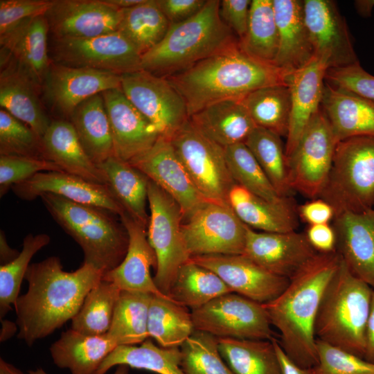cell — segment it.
Here are the masks:
<instances>
[{
	"label": "cell",
	"mask_w": 374,
	"mask_h": 374,
	"mask_svg": "<svg viewBox=\"0 0 374 374\" xmlns=\"http://www.w3.org/2000/svg\"><path fill=\"white\" fill-rule=\"evenodd\" d=\"M103 275L84 262L78 269L66 271L57 256L30 264L24 278L28 291L15 305L17 337L31 346L72 320Z\"/></svg>",
	"instance_id": "6da1fadb"
},
{
	"label": "cell",
	"mask_w": 374,
	"mask_h": 374,
	"mask_svg": "<svg viewBox=\"0 0 374 374\" xmlns=\"http://www.w3.org/2000/svg\"><path fill=\"white\" fill-rule=\"evenodd\" d=\"M340 262L337 251L317 252L290 278L282 293L262 304L280 332V346L299 366L311 368L317 363L315 320L325 288Z\"/></svg>",
	"instance_id": "7a4b0ae2"
},
{
	"label": "cell",
	"mask_w": 374,
	"mask_h": 374,
	"mask_svg": "<svg viewBox=\"0 0 374 374\" xmlns=\"http://www.w3.org/2000/svg\"><path fill=\"white\" fill-rule=\"evenodd\" d=\"M289 76L249 56L238 44L166 78L184 98L190 117L221 100L242 99L262 87L288 84Z\"/></svg>",
	"instance_id": "3957f363"
},
{
	"label": "cell",
	"mask_w": 374,
	"mask_h": 374,
	"mask_svg": "<svg viewBox=\"0 0 374 374\" xmlns=\"http://www.w3.org/2000/svg\"><path fill=\"white\" fill-rule=\"evenodd\" d=\"M220 1L207 0L191 18L170 25L166 36L141 56V69L167 78L239 44L222 21Z\"/></svg>",
	"instance_id": "277c9868"
},
{
	"label": "cell",
	"mask_w": 374,
	"mask_h": 374,
	"mask_svg": "<svg viewBox=\"0 0 374 374\" xmlns=\"http://www.w3.org/2000/svg\"><path fill=\"white\" fill-rule=\"evenodd\" d=\"M373 292L341 259L319 304L314 324L317 339L364 358Z\"/></svg>",
	"instance_id": "5b68a950"
},
{
	"label": "cell",
	"mask_w": 374,
	"mask_h": 374,
	"mask_svg": "<svg viewBox=\"0 0 374 374\" xmlns=\"http://www.w3.org/2000/svg\"><path fill=\"white\" fill-rule=\"evenodd\" d=\"M39 197L54 220L80 245L84 263L104 274L120 265L126 255L129 238L125 227L112 213L52 193Z\"/></svg>",
	"instance_id": "8992f818"
},
{
	"label": "cell",
	"mask_w": 374,
	"mask_h": 374,
	"mask_svg": "<svg viewBox=\"0 0 374 374\" xmlns=\"http://www.w3.org/2000/svg\"><path fill=\"white\" fill-rule=\"evenodd\" d=\"M319 197L333 207L335 215L374 208L373 137H352L337 143Z\"/></svg>",
	"instance_id": "52a82bcc"
},
{
	"label": "cell",
	"mask_w": 374,
	"mask_h": 374,
	"mask_svg": "<svg viewBox=\"0 0 374 374\" xmlns=\"http://www.w3.org/2000/svg\"><path fill=\"white\" fill-rule=\"evenodd\" d=\"M148 204L147 236L157 260L153 279L157 288L168 296L178 270L190 259L181 230L183 214L177 203L150 179Z\"/></svg>",
	"instance_id": "ba28073f"
},
{
	"label": "cell",
	"mask_w": 374,
	"mask_h": 374,
	"mask_svg": "<svg viewBox=\"0 0 374 374\" xmlns=\"http://www.w3.org/2000/svg\"><path fill=\"white\" fill-rule=\"evenodd\" d=\"M170 140L202 195L209 202L229 204L228 195L235 182L227 166L224 148L201 133L189 118Z\"/></svg>",
	"instance_id": "9c48e42d"
},
{
	"label": "cell",
	"mask_w": 374,
	"mask_h": 374,
	"mask_svg": "<svg viewBox=\"0 0 374 374\" xmlns=\"http://www.w3.org/2000/svg\"><path fill=\"white\" fill-rule=\"evenodd\" d=\"M195 330L217 338L271 340L273 332L262 303L234 292L220 296L192 310Z\"/></svg>",
	"instance_id": "30bf717a"
},
{
	"label": "cell",
	"mask_w": 374,
	"mask_h": 374,
	"mask_svg": "<svg viewBox=\"0 0 374 374\" xmlns=\"http://www.w3.org/2000/svg\"><path fill=\"white\" fill-rule=\"evenodd\" d=\"M337 144L330 125L320 109L287 158L292 191L311 199L319 197L330 174Z\"/></svg>",
	"instance_id": "8fae6325"
},
{
	"label": "cell",
	"mask_w": 374,
	"mask_h": 374,
	"mask_svg": "<svg viewBox=\"0 0 374 374\" xmlns=\"http://www.w3.org/2000/svg\"><path fill=\"white\" fill-rule=\"evenodd\" d=\"M247 229L229 204L213 202L203 204L181 226L190 258L243 254Z\"/></svg>",
	"instance_id": "7c38bea8"
},
{
	"label": "cell",
	"mask_w": 374,
	"mask_h": 374,
	"mask_svg": "<svg viewBox=\"0 0 374 374\" xmlns=\"http://www.w3.org/2000/svg\"><path fill=\"white\" fill-rule=\"evenodd\" d=\"M54 62L119 75L141 69V54L119 31L88 38H53Z\"/></svg>",
	"instance_id": "4fadbf2b"
},
{
	"label": "cell",
	"mask_w": 374,
	"mask_h": 374,
	"mask_svg": "<svg viewBox=\"0 0 374 374\" xmlns=\"http://www.w3.org/2000/svg\"><path fill=\"white\" fill-rule=\"evenodd\" d=\"M121 89L161 136L170 139L189 118L184 98L165 78L140 69L121 75Z\"/></svg>",
	"instance_id": "5bb4252c"
},
{
	"label": "cell",
	"mask_w": 374,
	"mask_h": 374,
	"mask_svg": "<svg viewBox=\"0 0 374 374\" xmlns=\"http://www.w3.org/2000/svg\"><path fill=\"white\" fill-rule=\"evenodd\" d=\"M303 14L314 57L328 69L359 62L347 24L333 1L304 0Z\"/></svg>",
	"instance_id": "9a60e30c"
},
{
	"label": "cell",
	"mask_w": 374,
	"mask_h": 374,
	"mask_svg": "<svg viewBox=\"0 0 374 374\" xmlns=\"http://www.w3.org/2000/svg\"><path fill=\"white\" fill-rule=\"evenodd\" d=\"M129 163L177 203L184 220L209 202L194 185L168 138L160 136L150 150Z\"/></svg>",
	"instance_id": "2e32d148"
},
{
	"label": "cell",
	"mask_w": 374,
	"mask_h": 374,
	"mask_svg": "<svg viewBox=\"0 0 374 374\" xmlns=\"http://www.w3.org/2000/svg\"><path fill=\"white\" fill-rule=\"evenodd\" d=\"M190 259L215 273L232 292L262 304L276 299L290 281L267 271L244 254L198 256Z\"/></svg>",
	"instance_id": "e0dca14e"
},
{
	"label": "cell",
	"mask_w": 374,
	"mask_h": 374,
	"mask_svg": "<svg viewBox=\"0 0 374 374\" xmlns=\"http://www.w3.org/2000/svg\"><path fill=\"white\" fill-rule=\"evenodd\" d=\"M122 15L104 0H54L45 16L53 38H88L118 31Z\"/></svg>",
	"instance_id": "ac0fdd59"
},
{
	"label": "cell",
	"mask_w": 374,
	"mask_h": 374,
	"mask_svg": "<svg viewBox=\"0 0 374 374\" xmlns=\"http://www.w3.org/2000/svg\"><path fill=\"white\" fill-rule=\"evenodd\" d=\"M121 75L52 62L43 87L46 98L69 118L83 101L98 93L121 88Z\"/></svg>",
	"instance_id": "d6986e66"
},
{
	"label": "cell",
	"mask_w": 374,
	"mask_h": 374,
	"mask_svg": "<svg viewBox=\"0 0 374 374\" xmlns=\"http://www.w3.org/2000/svg\"><path fill=\"white\" fill-rule=\"evenodd\" d=\"M317 253L305 233L257 231L247 226L243 254L274 274L290 279Z\"/></svg>",
	"instance_id": "ffe728a7"
},
{
	"label": "cell",
	"mask_w": 374,
	"mask_h": 374,
	"mask_svg": "<svg viewBox=\"0 0 374 374\" xmlns=\"http://www.w3.org/2000/svg\"><path fill=\"white\" fill-rule=\"evenodd\" d=\"M20 199L33 200L52 193L68 200L107 210L120 217L126 212L107 185L96 184L66 172L36 174L12 188Z\"/></svg>",
	"instance_id": "44dd1931"
},
{
	"label": "cell",
	"mask_w": 374,
	"mask_h": 374,
	"mask_svg": "<svg viewBox=\"0 0 374 374\" xmlns=\"http://www.w3.org/2000/svg\"><path fill=\"white\" fill-rule=\"evenodd\" d=\"M102 95L112 130L114 157L130 162L150 150L161 135L121 88L105 91Z\"/></svg>",
	"instance_id": "7402d4cb"
},
{
	"label": "cell",
	"mask_w": 374,
	"mask_h": 374,
	"mask_svg": "<svg viewBox=\"0 0 374 374\" xmlns=\"http://www.w3.org/2000/svg\"><path fill=\"white\" fill-rule=\"evenodd\" d=\"M48 31L43 15L26 19L0 35L1 62H12L39 88L52 63L48 57Z\"/></svg>",
	"instance_id": "603a6c76"
},
{
	"label": "cell",
	"mask_w": 374,
	"mask_h": 374,
	"mask_svg": "<svg viewBox=\"0 0 374 374\" xmlns=\"http://www.w3.org/2000/svg\"><path fill=\"white\" fill-rule=\"evenodd\" d=\"M336 251L350 271L374 289V208L335 215Z\"/></svg>",
	"instance_id": "cb8c5ba5"
},
{
	"label": "cell",
	"mask_w": 374,
	"mask_h": 374,
	"mask_svg": "<svg viewBox=\"0 0 374 374\" xmlns=\"http://www.w3.org/2000/svg\"><path fill=\"white\" fill-rule=\"evenodd\" d=\"M120 220L128 234L127 251L120 265L105 274L103 279L114 283L121 291L170 297L157 288L151 276L150 268H157V260L148 240L147 229L127 213L120 217Z\"/></svg>",
	"instance_id": "d4e9b609"
},
{
	"label": "cell",
	"mask_w": 374,
	"mask_h": 374,
	"mask_svg": "<svg viewBox=\"0 0 374 374\" xmlns=\"http://www.w3.org/2000/svg\"><path fill=\"white\" fill-rule=\"evenodd\" d=\"M327 70L326 64L314 57L289 76L291 112L285 146L287 158L294 150L312 118L321 109Z\"/></svg>",
	"instance_id": "484cf974"
},
{
	"label": "cell",
	"mask_w": 374,
	"mask_h": 374,
	"mask_svg": "<svg viewBox=\"0 0 374 374\" xmlns=\"http://www.w3.org/2000/svg\"><path fill=\"white\" fill-rule=\"evenodd\" d=\"M321 107L337 143L357 136L374 138V100L325 82Z\"/></svg>",
	"instance_id": "4316f807"
},
{
	"label": "cell",
	"mask_w": 374,
	"mask_h": 374,
	"mask_svg": "<svg viewBox=\"0 0 374 374\" xmlns=\"http://www.w3.org/2000/svg\"><path fill=\"white\" fill-rule=\"evenodd\" d=\"M273 6L278 32L274 66L290 75L314 57L303 19V1L273 0Z\"/></svg>",
	"instance_id": "83f0119b"
},
{
	"label": "cell",
	"mask_w": 374,
	"mask_h": 374,
	"mask_svg": "<svg viewBox=\"0 0 374 374\" xmlns=\"http://www.w3.org/2000/svg\"><path fill=\"white\" fill-rule=\"evenodd\" d=\"M39 88L14 63L1 62V108L28 125L42 139L52 121L42 105Z\"/></svg>",
	"instance_id": "f1b7e54d"
},
{
	"label": "cell",
	"mask_w": 374,
	"mask_h": 374,
	"mask_svg": "<svg viewBox=\"0 0 374 374\" xmlns=\"http://www.w3.org/2000/svg\"><path fill=\"white\" fill-rule=\"evenodd\" d=\"M228 203L239 219L253 229L285 233L296 231L299 226L297 208L290 197L269 201L235 184L229 193Z\"/></svg>",
	"instance_id": "f546056e"
},
{
	"label": "cell",
	"mask_w": 374,
	"mask_h": 374,
	"mask_svg": "<svg viewBox=\"0 0 374 374\" xmlns=\"http://www.w3.org/2000/svg\"><path fill=\"white\" fill-rule=\"evenodd\" d=\"M42 143L44 159L60 166L64 172L96 184L107 185L105 175L86 153L68 120L52 121L42 138Z\"/></svg>",
	"instance_id": "4dcf8cb0"
},
{
	"label": "cell",
	"mask_w": 374,
	"mask_h": 374,
	"mask_svg": "<svg viewBox=\"0 0 374 374\" xmlns=\"http://www.w3.org/2000/svg\"><path fill=\"white\" fill-rule=\"evenodd\" d=\"M189 121L223 148L244 143L257 127L242 99L224 100L208 105L190 116Z\"/></svg>",
	"instance_id": "1f68e13d"
},
{
	"label": "cell",
	"mask_w": 374,
	"mask_h": 374,
	"mask_svg": "<svg viewBox=\"0 0 374 374\" xmlns=\"http://www.w3.org/2000/svg\"><path fill=\"white\" fill-rule=\"evenodd\" d=\"M117 346L107 332L88 335L71 328L51 346L50 353L54 364L71 374H95Z\"/></svg>",
	"instance_id": "d6a6232c"
},
{
	"label": "cell",
	"mask_w": 374,
	"mask_h": 374,
	"mask_svg": "<svg viewBox=\"0 0 374 374\" xmlns=\"http://www.w3.org/2000/svg\"><path fill=\"white\" fill-rule=\"evenodd\" d=\"M69 119L86 153L97 166L114 156L112 134L102 93L80 103Z\"/></svg>",
	"instance_id": "836d02e7"
},
{
	"label": "cell",
	"mask_w": 374,
	"mask_h": 374,
	"mask_svg": "<svg viewBox=\"0 0 374 374\" xmlns=\"http://www.w3.org/2000/svg\"><path fill=\"white\" fill-rule=\"evenodd\" d=\"M107 185L125 212L147 229L148 178L129 162L114 156L98 164Z\"/></svg>",
	"instance_id": "e575fe53"
},
{
	"label": "cell",
	"mask_w": 374,
	"mask_h": 374,
	"mask_svg": "<svg viewBox=\"0 0 374 374\" xmlns=\"http://www.w3.org/2000/svg\"><path fill=\"white\" fill-rule=\"evenodd\" d=\"M145 369L159 374H184L179 347L163 348L147 339L140 346H117L103 361L95 374H105L115 366Z\"/></svg>",
	"instance_id": "d590c367"
},
{
	"label": "cell",
	"mask_w": 374,
	"mask_h": 374,
	"mask_svg": "<svg viewBox=\"0 0 374 374\" xmlns=\"http://www.w3.org/2000/svg\"><path fill=\"white\" fill-rule=\"evenodd\" d=\"M217 339L220 354L233 374H282L273 338Z\"/></svg>",
	"instance_id": "8d00e7d4"
},
{
	"label": "cell",
	"mask_w": 374,
	"mask_h": 374,
	"mask_svg": "<svg viewBox=\"0 0 374 374\" xmlns=\"http://www.w3.org/2000/svg\"><path fill=\"white\" fill-rule=\"evenodd\" d=\"M232 291L215 273L190 259L178 270L168 295L194 310Z\"/></svg>",
	"instance_id": "74e56055"
},
{
	"label": "cell",
	"mask_w": 374,
	"mask_h": 374,
	"mask_svg": "<svg viewBox=\"0 0 374 374\" xmlns=\"http://www.w3.org/2000/svg\"><path fill=\"white\" fill-rule=\"evenodd\" d=\"M191 312L170 297L152 295L148 331L161 347H180L195 331Z\"/></svg>",
	"instance_id": "f35d334b"
},
{
	"label": "cell",
	"mask_w": 374,
	"mask_h": 374,
	"mask_svg": "<svg viewBox=\"0 0 374 374\" xmlns=\"http://www.w3.org/2000/svg\"><path fill=\"white\" fill-rule=\"evenodd\" d=\"M122 11L118 31L132 43L141 55L157 46L170 26L157 0H143Z\"/></svg>",
	"instance_id": "ab89813d"
},
{
	"label": "cell",
	"mask_w": 374,
	"mask_h": 374,
	"mask_svg": "<svg viewBox=\"0 0 374 374\" xmlns=\"http://www.w3.org/2000/svg\"><path fill=\"white\" fill-rule=\"evenodd\" d=\"M152 295L139 292H121L107 332L118 346L136 345L148 339V310Z\"/></svg>",
	"instance_id": "60d3db41"
},
{
	"label": "cell",
	"mask_w": 374,
	"mask_h": 374,
	"mask_svg": "<svg viewBox=\"0 0 374 374\" xmlns=\"http://www.w3.org/2000/svg\"><path fill=\"white\" fill-rule=\"evenodd\" d=\"M257 127L279 136H287L291 99L288 84H275L258 89L242 99Z\"/></svg>",
	"instance_id": "b9f144b4"
},
{
	"label": "cell",
	"mask_w": 374,
	"mask_h": 374,
	"mask_svg": "<svg viewBox=\"0 0 374 374\" xmlns=\"http://www.w3.org/2000/svg\"><path fill=\"white\" fill-rule=\"evenodd\" d=\"M241 50L249 56L274 66L278 50V32L273 0H253L244 37L239 41Z\"/></svg>",
	"instance_id": "7bdbcfd3"
},
{
	"label": "cell",
	"mask_w": 374,
	"mask_h": 374,
	"mask_svg": "<svg viewBox=\"0 0 374 374\" xmlns=\"http://www.w3.org/2000/svg\"><path fill=\"white\" fill-rule=\"evenodd\" d=\"M278 194L290 197L292 189L285 149L280 136L256 127L244 142Z\"/></svg>",
	"instance_id": "ee69618b"
},
{
	"label": "cell",
	"mask_w": 374,
	"mask_h": 374,
	"mask_svg": "<svg viewBox=\"0 0 374 374\" xmlns=\"http://www.w3.org/2000/svg\"><path fill=\"white\" fill-rule=\"evenodd\" d=\"M121 292L114 283L102 279L86 296L71 320V329L88 335L107 333Z\"/></svg>",
	"instance_id": "f6af8a7d"
},
{
	"label": "cell",
	"mask_w": 374,
	"mask_h": 374,
	"mask_svg": "<svg viewBox=\"0 0 374 374\" xmlns=\"http://www.w3.org/2000/svg\"><path fill=\"white\" fill-rule=\"evenodd\" d=\"M230 173L235 184L269 201L285 197L278 194L244 143L224 148Z\"/></svg>",
	"instance_id": "bcb514c9"
},
{
	"label": "cell",
	"mask_w": 374,
	"mask_h": 374,
	"mask_svg": "<svg viewBox=\"0 0 374 374\" xmlns=\"http://www.w3.org/2000/svg\"><path fill=\"white\" fill-rule=\"evenodd\" d=\"M46 233L26 235L19 254L10 262L0 266V317L3 318L15 305L21 284L33 256L50 242Z\"/></svg>",
	"instance_id": "7dc6e473"
},
{
	"label": "cell",
	"mask_w": 374,
	"mask_h": 374,
	"mask_svg": "<svg viewBox=\"0 0 374 374\" xmlns=\"http://www.w3.org/2000/svg\"><path fill=\"white\" fill-rule=\"evenodd\" d=\"M184 374H233L222 358L217 337L195 330L179 347Z\"/></svg>",
	"instance_id": "c3c4849f"
},
{
	"label": "cell",
	"mask_w": 374,
	"mask_h": 374,
	"mask_svg": "<svg viewBox=\"0 0 374 374\" xmlns=\"http://www.w3.org/2000/svg\"><path fill=\"white\" fill-rule=\"evenodd\" d=\"M0 155L44 159L42 139L28 125L1 108Z\"/></svg>",
	"instance_id": "681fc988"
},
{
	"label": "cell",
	"mask_w": 374,
	"mask_h": 374,
	"mask_svg": "<svg viewBox=\"0 0 374 374\" xmlns=\"http://www.w3.org/2000/svg\"><path fill=\"white\" fill-rule=\"evenodd\" d=\"M317 363L312 374H374V364L319 339L316 341Z\"/></svg>",
	"instance_id": "f907efd6"
},
{
	"label": "cell",
	"mask_w": 374,
	"mask_h": 374,
	"mask_svg": "<svg viewBox=\"0 0 374 374\" xmlns=\"http://www.w3.org/2000/svg\"><path fill=\"white\" fill-rule=\"evenodd\" d=\"M50 171L64 172L60 166L45 159L0 155V196L36 174Z\"/></svg>",
	"instance_id": "816d5d0a"
},
{
	"label": "cell",
	"mask_w": 374,
	"mask_h": 374,
	"mask_svg": "<svg viewBox=\"0 0 374 374\" xmlns=\"http://www.w3.org/2000/svg\"><path fill=\"white\" fill-rule=\"evenodd\" d=\"M325 80L333 87L374 100V76L365 71L359 62L345 67L328 69Z\"/></svg>",
	"instance_id": "f5cc1de1"
},
{
	"label": "cell",
	"mask_w": 374,
	"mask_h": 374,
	"mask_svg": "<svg viewBox=\"0 0 374 374\" xmlns=\"http://www.w3.org/2000/svg\"><path fill=\"white\" fill-rule=\"evenodd\" d=\"M54 0H0V35L22 21L45 15Z\"/></svg>",
	"instance_id": "db71d44e"
},
{
	"label": "cell",
	"mask_w": 374,
	"mask_h": 374,
	"mask_svg": "<svg viewBox=\"0 0 374 374\" xmlns=\"http://www.w3.org/2000/svg\"><path fill=\"white\" fill-rule=\"evenodd\" d=\"M251 3L250 0L220 1V17L239 41L244 37L247 31Z\"/></svg>",
	"instance_id": "11a10c76"
},
{
	"label": "cell",
	"mask_w": 374,
	"mask_h": 374,
	"mask_svg": "<svg viewBox=\"0 0 374 374\" xmlns=\"http://www.w3.org/2000/svg\"><path fill=\"white\" fill-rule=\"evenodd\" d=\"M170 25L183 22L197 14L207 0H157Z\"/></svg>",
	"instance_id": "9f6ffc18"
},
{
	"label": "cell",
	"mask_w": 374,
	"mask_h": 374,
	"mask_svg": "<svg viewBox=\"0 0 374 374\" xmlns=\"http://www.w3.org/2000/svg\"><path fill=\"white\" fill-rule=\"evenodd\" d=\"M297 213L299 217L308 225L330 224L335 217L333 207L320 197L299 206Z\"/></svg>",
	"instance_id": "6f0895ef"
},
{
	"label": "cell",
	"mask_w": 374,
	"mask_h": 374,
	"mask_svg": "<svg viewBox=\"0 0 374 374\" xmlns=\"http://www.w3.org/2000/svg\"><path fill=\"white\" fill-rule=\"evenodd\" d=\"M305 234L310 245L317 252L336 251V235L332 225H308Z\"/></svg>",
	"instance_id": "680465c9"
},
{
	"label": "cell",
	"mask_w": 374,
	"mask_h": 374,
	"mask_svg": "<svg viewBox=\"0 0 374 374\" xmlns=\"http://www.w3.org/2000/svg\"><path fill=\"white\" fill-rule=\"evenodd\" d=\"M280 362L282 374H312L310 368H305L296 365L285 354L279 342L272 339Z\"/></svg>",
	"instance_id": "91938a15"
},
{
	"label": "cell",
	"mask_w": 374,
	"mask_h": 374,
	"mask_svg": "<svg viewBox=\"0 0 374 374\" xmlns=\"http://www.w3.org/2000/svg\"><path fill=\"white\" fill-rule=\"evenodd\" d=\"M364 358L374 364V289L369 317L367 321L365 337Z\"/></svg>",
	"instance_id": "94428289"
},
{
	"label": "cell",
	"mask_w": 374,
	"mask_h": 374,
	"mask_svg": "<svg viewBox=\"0 0 374 374\" xmlns=\"http://www.w3.org/2000/svg\"><path fill=\"white\" fill-rule=\"evenodd\" d=\"M19 252L12 249L7 243L4 233L0 232V258L1 265H5L15 259Z\"/></svg>",
	"instance_id": "6125c7cd"
},
{
	"label": "cell",
	"mask_w": 374,
	"mask_h": 374,
	"mask_svg": "<svg viewBox=\"0 0 374 374\" xmlns=\"http://www.w3.org/2000/svg\"><path fill=\"white\" fill-rule=\"evenodd\" d=\"M355 8L361 16H371L374 7V0H357L355 1Z\"/></svg>",
	"instance_id": "be15d7a7"
},
{
	"label": "cell",
	"mask_w": 374,
	"mask_h": 374,
	"mask_svg": "<svg viewBox=\"0 0 374 374\" xmlns=\"http://www.w3.org/2000/svg\"><path fill=\"white\" fill-rule=\"evenodd\" d=\"M107 3L121 10L135 6L143 0H104Z\"/></svg>",
	"instance_id": "e7e4bbea"
},
{
	"label": "cell",
	"mask_w": 374,
	"mask_h": 374,
	"mask_svg": "<svg viewBox=\"0 0 374 374\" xmlns=\"http://www.w3.org/2000/svg\"><path fill=\"white\" fill-rule=\"evenodd\" d=\"M0 374H28L24 373L15 366L8 363L4 359H0Z\"/></svg>",
	"instance_id": "03108f58"
},
{
	"label": "cell",
	"mask_w": 374,
	"mask_h": 374,
	"mask_svg": "<svg viewBox=\"0 0 374 374\" xmlns=\"http://www.w3.org/2000/svg\"><path fill=\"white\" fill-rule=\"evenodd\" d=\"M28 374H48L42 368L35 371H29ZM114 374H129V366L126 365L118 366Z\"/></svg>",
	"instance_id": "003e7915"
}]
</instances>
